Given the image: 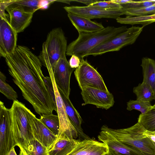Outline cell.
Returning a JSON list of instances; mask_svg holds the SVG:
<instances>
[{
    "label": "cell",
    "mask_w": 155,
    "mask_h": 155,
    "mask_svg": "<svg viewBox=\"0 0 155 155\" xmlns=\"http://www.w3.org/2000/svg\"><path fill=\"white\" fill-rule=\"evenodd\" d=\"M9 74L21 90L24 98L40 115L57 112L56 104L45 82L42 64L28 47L17 45L5 58Z\"/></svg>",
    "instance_id": "6da1fadb"
},
{
    "label": "cell",
    "mask_w": 155,
    "mask_h": 155,
    "mask_svg": "<svg viewBox=\"0 0 155 155\" xmlns=\"http://www.w3.org/2000/svg\"><path fill=\"white\" fill-rule=\"evenodd\" d=\"M127 28L126 26L118 27L108 26L94 32L78 33V38L68 46L66 54L71 56L76 55L81 60L87 56L92 49Z\"/></svg>",
    "instance_id": "7a4b0ae2"
},
{
    "label": "cell",
    "mask_w": 155,
    "mask_h": 155,
    "mask_svg": "<svg viewBox=\"0 0 155 155\" xmlns=\"http://www.w3.org/2000/svg\"><path fill=\"white\" fill-rule=\"evenodd\" d=\"M101 129L107 131L119 141L144 155H155V144L144 134L146 130L138 122L125 128L113 129L104 125Z\"/></svg>",
    "instance_id": "3957f363"
},
{
    "label": "cell",
    "mask_w": 155,
    "mask_h": 155,
    "mask_svg": "<svg viewBox=\"0 0 155 155\" xmlns=\"http://www.w3.org/2000/svg\"><path fill=\"white\" fill-rule=\"evenodd\" d=\"M29 109L18 101H14L9 109L12 127L17 146L26 150L34 139L28 119Z\"/></svg>",
    "instance_id": "277c9868"
},
{
    "label": "cell",
    "mask_w": 155,
    "mask_h": 155,
    "mask_svg": "<svg viewBox=\"0 0 155 155\" xmlns=\"http://www.w3.org/2000/svg\"><path fill=\"white\" fill-rule=\"evenodd\" d=\"M67 46V40L61 28L53 29L48 33L38 56L48 71H53L57 61L66 57Z\"/></svg>",
    "instance_id": "5b68a950"
},
{
    "label": "cell",
    "mask_w": 155,
    "mask_h": 155,
    "mask_svg": "<svg viewBox=\"0 0 155 155\" xmlns=\"http://www.w3.org/2000/svg\"><path fill=\"white\" fill-rule=\"evenodd\" d=\"M144 26H133L125 31L101 43L92 49L87 56H94L106 53L118 51L123 48L134 44L142 32Z\"/></svg>",
    "instance_id": "8992f818"
},
{
    "label": "cell",
    "mask_w": 155,
    "mask_h": 155,
    "mask_svg": "<svg viewBox=\"0 0 155 155\" xmlns=\"http://www.w3.org/2000/svg\"><path fill=\"white\" fill-rule=\"evenodd\" d=\"M74 74L81 90L89 87L109 91L101 74L86 60H81V64L75 69Z\"/></svg>",
    "instance_id": "52a82bcc"
},
{
    "label": "cell",
    "mask_w": 155,
    "mask_h": 155,
    "mask_svg": "<svg viewBox=\"0 0 155 155\" xmlns=\"http://www.w3.org/2000/svg\"><path fill=\"white\" fill-rule=\"evenodd\" d=\"M5 10L0 6V56L4 58L16 48L18 34L11 25Z\"/></svg>",
    "instance_id": "ba28073f"
},
{
    "label": "cell",
    "mask_w": 155,
    "mask_h": 155,
    "mask_svg": "<svg viewBox=\"0 0 155 155\" xmlns=\"http://www.w3.org/2000/svg\"><path fill=\"white\" fill-rule=\"evenodd\" d=\"M17 146L12 127L9 109L0 101V155H7Z\"/></svg>",
    "instance_id": "9c48e42d"
},
{
    "label": "cell",
    "mask_w": 155,
    "mask_h": 155,
    "mask_svg": "<svg viewBox=\"0 0 155 155\" xmlns=\"http://www.w3.org/2000/svg\"><path fill=\"white\" fill-rule=\"evenodd\" d=\"M48 72L54 88L57 113L59 120L60 129L58 137L64 136L70 139H76L78 136V132L67 114L64 104L55 81L53 71Z\"/></svg>",
    "instance_id": "30bf717a"
},
{
    "label": "cell",
    "mask_w": 155,
    "mask_h": 155,
    "mask_svg": "<svg viewBox=\"0 0 155 155\" xmlns=\"http://www.w3.org/2000/svg\"><path fill=\"white\" fill-rule=\"evenodd\" d=\"M63 8L68 13L90 19L102 18L116 19L121 15H124V11L122 9L115 10H107L90 5L65 6Z\"/></svg>",
    "instance_id": "8fae6325"
},
{
    "label": "cell",
    "mask_w": 155,
    "mask_h": 155,
    "mask_svg": "<svg viewBox=\"0 0 155 155\" xmlns=\"http://www.w3.org/2000/svg\"><path fill=\"white\" fill-rule=\"evenodd\" d=\"M81 90V94L84 102L83 105L91 104L97 108L107 110L114 104V96L109 91L89 87H84Z\"/></svg>",
    "instance_id": "7c38bea8"
},
{
    "label": "cell",
    "mask_w": 155,
    "mask_h": 155,
    "mask_svg": "<svg viewBox=\"0 0 155 155\" xmlns=\"http://www.w3.org/2000/svg\"><path fill=\"white\" fill-rule=\"evenodd\" d=\"M109 149L104 143L90 139H74L67 155H106Z\"/></svg>",
    "instance_id": "4fadbf2b"
},
{
    "label": "cell",
    "mask_w": 155,
    "mask_h": 155,
    "mask_svg": "<svg viewBox=\"0 0 155 155\" xmlns=\"http://www.w3.org/2000/svg\"><path fill=\"white\" fill-rule=\"evenodd\" d=\"M73 70L70 66L66 57L60 58L53 70L55 81L59 91L68 98L71 91L70 78Z\"/></svg>",
    "instance_id": "5bb4252c"
},
{
    "label": "cell",
    "mask_w": 155,
    "mask_h": 155,
    "mask_svg": "<svg viewBox=\"0 0 155 155\" xmlns=\"http://www.w3.org/2000/svg\"><path fill=\"white\" fill-rule=\"evenodd\" d=\"M28 119L34 138L49 149L55 142L58 137L54 135L29 109Z\"/></svg>",
    "instance_id": "9a60e30c"
},
{
    "label": "cell",
    "mask_w": 155,
    "mask_h": 155,
    "mask_svg": "<svg viewBox=\"0 0 155 155\" xmlns=\"http://www.w3.org/2000/svg\"><path fill=\"white\" fill-rule=\"evenodd\" d=\"M98 138L99 141L107 146L109 149L108 155H144L141 152L119 141L104 130L101 129Z\"/></svg>",
    "instance_id": "2e32d148"
},
{
    "label": "cell",
    "mask_w": 155,
    "mask_h": 155,
    "mask_svg": "<svg viewBox=\"0 0 155 155\" xmlns=\"http://www.w3.org/2000/svg\"><path fill=\"white\" fill-rule=\"evenodd\" d=\"M5 10L8 13L11 25L17 33L23 32L29 25L34 13L12 4Z\"/></svg>",
    "instance_id": "e0dca14e"
},
{
    "label": "cell",
    "mask_w": 155,
    "mask_h": 155,
    "mask_svg": "<svg viewBox=\"0 0 155 155\" xmlns=\"http://www.w3.org/2000/svg\"><path fill=\"white\" fill-rule=\"evenodd\" d=\"M68 16L78 33H93L105 28L101 23L89 18L69 13H68Z\"/></svg>",
    "instance_id": "ac0fdd59"
},
{
    "label": "cell",
    "mask_w": 155,
    "mask_h": 155,
    "mask_svg": "<svg viewBox=\"0 0 155 155\" xmlns=\"http://www.w3.org/2000/svg\"><path fill=\"white\" fill-rule=\"evenodd\" d=\"M59 92L64 104L68 116L76 130L79 138L81 137L82 140L91 139L88 136L84 133L81 127L82 119L79 113L71 102L69 98L67 97L62 92Z\"/></svg>",
    "instance_id": "d6986e66"
},
{
    "label": "cell",
    "mask_w": 155,
    "mask_h": 155,
    "mask_svg": "<svg viewBox=\"0 0 155 155\" xmlns=\"http://www.w3.org/2000/svg\"><path fill=\"white\" fill-rule=\"evenodd\" d=\"M142 68L143 81L149 84L154 91L155 83V60L148 57L142 59L140 65Z\"/></svg>",
    "instance_id": "ffe728a7"
},
{
    "label": "cell",
    "mask_w": 155,
    "mask_h": 155,
    "mask_svg": "<svg viewBox=\"0 0 155 155\" xmlns=\"http://www.w3.org/2000/svg\"><path fill=\"white\" fill-rule=\"evenodd\" d=\"M65 136L58 137L54 143L48 150L49 155H67L74 140Z\"/></svg>",
    "instance_id": "44dd1931"
},
{
    "label": "cell",
    "mask_w": 155,
    "mask_h": 155,
    "mask_svg": "<svg viewBox=\"0 0 155 155\" xmlns=\"http://www.w3.org/2000/svg\"><path fill=\"white\" fill-rule=\"evenodd\" d=\"M133 92L137 96V99L150 102L154 100L153 90L149 84L144 81L134 87Z\"/></svg>",
    "instance_id": "7402d4cb"
},
{
    "label": "cell",
    "mask_w": 155,
    "mask_h": 155,
    "mask_svg": "<svg viewBox=\"0 0 155 155\" xmlns=\"http://www.w3.org/2000/svg\"><path fill=\"white\" fill-rule=\"evenodd\" d=\"M117 22L120 24L134 25L141 24L144 27L155 22V14L142 16H127L119 17L116 19Z\"/></svg>",
    "instance_id": "603a6c76"
},
{
    "label": "cell",
    "mask_w": 155,
    "mask_h": 155,
    "mask_svg": "<svg viewBox=\"0 0 155 155\" xmlns=\"http://www.w3.org/2000/svg\"><path fill=\"white\" fill-rule=\"evenodd\" d=\"M40 120L52 132L58 136L60 129V122L58 115L53 114L40 115Z\"/></svg>",
    "instance_id": "cb8c5ba5"
},
{
    "label": "cell",
    "mask_w": 155,
    "mask_h": 155,
    "mask_svg": "<svg viewBox=\"0 0 155 155\" xmlns=\"http://www.w3.org/2000/svg\"><path fill=\"white\" fill-rule=\"evenodd\" d=\"M138 122L147 131L155 132V109H152L144 114H141Z\"/></svg>",
    "instance_id": "d4e9b609"
},
{
    "label": "cell",
    "mask_w": 155,
    "mask_h": 155,
    "mask_svg": "<svg viewBox=\"0 0 155 155\" xmlns=\"http://www.w3.org/2000/svg\"><path fill=\"white\" fill-rule=\"evenodd\" d=\"M6 77L1 71L0 72V92L8 99L13 101L18 98L17 92L6 81Z\"/></svg>",
    "instance_id": "484cf974"
},
{
    "label": "cell",
    "mask_w": 155,
    "mask_h": 155,
    "mask_svg": "<svg viewBox=\"0 0 155 155\" xmlns=\"http://www.w3.org/2000/svg\"><path fill=\"white\" fill-rule=\"evenodd\" d=\"M150 102L144 101L141 100H130L127 103V109L129 111L133 110H138L142 114H144L152 109Z\"/></svg>",
    "instance_id": "4316f807"
},
{
    "label": "cell",
    "mask_w": 155,
    "mask_h": 155,
    "mask_svg": "<svg viewBox=\"0 0 155 155\" xmlns=\"http://www.w3.org/2000/svg\"><path fill=\"white\" fill-rule=\"evenodd\" d=\"M25 150L27 155H49L47 148L35 138Z\"/></svg>",
    "instance_id": "83f0119b"
},
{
    "label": "cell",
    "mask_w": 155,
    "mask_h": 155,
    "mask_svg": "<svg viewBox=\"0 0 155 155\" xmlns=\"http://www.w3.org/2000/svg\"><path fill=\"white\" fill-rule=\"evenodd\" d=\"M122 10L124 15L127 16H142L155 14V5L138 9Z\"/></svg>",
    "instance_id": "f1b7e54d"
},
{
    "label": "cell",
    "mask_w": 155,
    "mask_h": 155,
    "mask_svg": "<svg viewBox=\"0 0 155 155\" xmlns=\"http://www.w3.org/2000/svg\"><path fill=\"white\" fill-rule=\"evenodd\" d=\"M40 0H15L12 4L19 6L26 11L34 13L39 9Z\"/></svg>",
    "instance_id": "f546056e"
},
{
    "label": "cell",
    "mask_w": 155,
    "mask_h": 155,
    "mask_svg": "<svg viewBox=\"0 0 155 155\" xmlns=\"http://www.w3.org/2000/svg\"><path fill=\"white\" fill-rule=\"evenodd\" d=\"M121 5L122 7V9L123 10L138 9L155 5V0H132L130 2Z\"/></svg>",
    "instance_id": "4dcf8cb0"
},
{
    "label": "cell",
    "mask_w": 155,
    "mask_h": 155,
    "mask_svg": "<svg viewBox=\"0 0 155 155\" xmlns=\"http://www.w3.org/2000/svg\"><path fill=\"white\" fill-rule=\"evenodd\" d=\"M90 6L95 7L107 10H115L121 9L122 8L121 5L113 2L110 0L107 1L98 0Z\"/></svg>",
    "instance_id": "1f68e13d"
},
{
    "label": "cell",
    "mask_w": 155,
    "mask_h": 155,
    "mask_svg": "<svg viewBox=\"0 0 155 155\" xmlns=\"http://www.w3.org/2000/svg\"><path fill=\"white\" fill-rule=\"evenodd\" d=\"M44 80L49 91L56 104L54 90L51 79L50 76H46L44 77Z\"/></svg>",
    "instance_id": "d6a6232c"
},
{
    "label": "cell",
    "mask_w": 155,
    "mask_h": 155,
    "mask_svg": "<svg viewBox=\"0 0 155 155\" xmlns=\"http://www.w3.org/2000/svg\"><path fill=\"white\" fill-rule=\"evenodd\" d=\"M69 63L71 67L74 69L79 67L81 63V60L77 56L72 55L69 61Z\"/></svg>",
    "instance_id": "836d02e7"
},
{
    "label": "cell",
    "mask_w": 155,
    "mask_h": 155,
    "mask_svg": "<svg viewBox=\"0 0 155 155\" xmlns=\"http://www.w3.org/2000/svg\"><path fill=\"white\" fill-rule=\"evenodd\" d=\"M56 1L55 0H40L39 9H47L50 4Z\"/></svg>",
    "instance_id": "e575fe53"
},
{
    "label": "cell",
    "mask_w": 155,
    "mask_h": 155,
    "mask_svg": "<svg viewBox=\"0 0 155 155\" xmlns=\"http://www.w3.org/2000/svg\"><path fill=\"white\" fill-rule=\"evenodd\" d=\"M72 2H77L82 3L86 5V6L90 5L91 4L97 2L98 0H72Z\"/></svg>",
    "instance_id": "d590c367"
},
{
    "label": "cell",
    "mask_w": 155,
    "mask_h": 155,
    "mask_svg": "<svg viewBox=\"0 0 155 155\" xmlns=\"http://www.w3.org/2000/svg\"><path fill=\"white\" fill-rule=\"evenodd\" d=\"M144 134L152 140L155 145V134L153 132H149L146 130L144 132Z\"/></svg>",
    "instance_id": "8d00e7d4"
},
{
    "label": "cell",
    "mask_w": 155,
    "mask_h": 155,
    "mask_svg": "<svg viewBox=\"0 0 155 155\" xmlns=\"http://www.w3.org/2000/svg\"><path fill=\"white\" fill-rule=\"evenodd\" d=\"M111 1L116 3L122 5L131 2L132 0H110Z\"/></svg>",
    "instance_id": "74e56055"
},
{
    "label": "cell",
    "mask_w": 155,
    "mask_h": 155,
    "mask_svg": "<svg viewBox=\"0 0 155 155\" xmlns=\"http://www.w3.org/2000/svg\"><path fill=\"white\" fill-rule=\"evenodd\" d=\"M7 155H17L15 150V147H13L10 150Z\"/></svg>",
    "instance_id": "f35d334b"
},
{
    "label": "cell",
    "mask_w": 155,
    "mask_h": 155,
    "mask_svg": "<svg viewBox=\"0 0 155 155\" xmlns=\"http://www.w3.org/2000/svg\"><path fill=\"white\" fill-rule=\"evenodd\" d=\"M20 148V151L19 155H27L25 150L21 147H19Z\"/></svg>",
    "instance_id": "ab89813d"
},
{
    "label": "cell",
    "mask_w": 155,
    "mask_h": 155,
    "mask_svg": "<svg viewBox=\"0 0 155 155\" xmlns=\"http://www.w3.org/2000/svg\"><path fill=\"white\" fill-rule=\"evenodd\" d=\"M154 100H155V87H154Z\"/></svg>",
    "instance_id": "60d3db41"
},
{
    "label": "cell",
    "mask_w": 155,
    "mask_h": 155,
    "mask_svg": "<svg viewBox=\"0 0 155 155\" xmlns=\"http://www.w3.org/2000/svg\"><path fill=\"white\" fill-rule=\"evenodd\" d=\"M152 109H155V104L153 106Z\"/></svg>",
    "instance_id": "b9f144b4"
},
{
    "label": "cell",
    "mask_w": 155,
    "mask_h": 155,
    "mask_svg": "<svg viewBox=\"0 0 155 155\" xmlns=\"http://www.w3.org/2000/svg\"><path fill=\"white\" fill-rule=\"evenodd\" d=\"M153 133H154L155 134V132H153Z\"/></svg>",
    "instance_id": "7bdbcfd3"
},
{
    "label": "cell",
    "mask_w": 155,
    "mask_h": 155,
    "mask_svg": "<svg viewBox=\"0 0 155 155\" xmlns=\"http://www.w3.org/2000/svg\"><path fill=\"white\" fill-rule=\"evenodd\" d=\"M106 155H108L107 154Z\"/></svg>",
    "instance_id": "ee69618b"
},
{
    "label": "cell",
    "mask_w": 155,
    "mask_h": 155,
    "mask_svg": "<svg viewBox=\"0 0 155 155\" xmlns=\"http://www.w3.org/2000/svg\"></svg>",
    "instance_id": "f6af8a7d"
}]
</instances>
